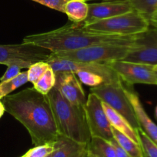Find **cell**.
<instances>
[{
    "label": "cell",
    "mask_w": 157,
    "mask_h": 157,
    "mask_svg": "<svg viewBox=\"0 0 157 157\" xmlns=\"http://www.w3.org/2000/svg\"><path fill=\"white\" fill-rule=\"evenodd\" d=\"M5 111L25 126L35 146L53 144L58 136L50 103L46 95L33 87L1 99Z\"/></svg>",
    "instance_id": "6da1fadb"
},
{
    "label": "cell",
    "mask_w": 157,
    "mask_h": 157,
    "mask_svg": "<svg viewBox=\"0 0 157 157\" xmlns=\"http://www.w3.org/2000/svg\"><path fill=\"white\" fill-rule=\"evenodd\" d=\"M139 35L123 36L87 31L73 23L49 32L27 35L23 42L45 48L55 53L103 44L136 45Z\"/></svg>",
    "instance_id": "7a4b0ae2"
},
{
    "label": "cell",
    "mask_w": 157,
    "mask_h": 157,
    "mask_svg": "<svg viewBox=\"0 0 157 157\" xmlns=\"http://www.w3.org/2000/svg\"><path fill=\"white\" fill-rule=\"evenodd\" d=\"M46 95L52 108L58 134L77 142L88 143L91 135L84 107L71 104L55 87Z\"/></svg>",
    "instance_id": "3957f363"
},
{
    "label": "cell",
    "mask_w": 157,
    "mask_h": 157,
    "mask_svg": "<svg viewBox=\"0 0 157 157\" xmlns=\"http://www.w3.org/2000/svg\"><path fill=\"white\" fill-rule=\"evenodd\" d=\"M150 26L147 18L136 11L132 10L122 15L85 25L81 28L90 32L129 36L147 32Z\"/></svg>",
    "instance_id": "277c9868"
},
{
    "label": "cell",
    "mask_w": 157,
    "mask_h": 157,
    "mask_svg": "<svg viewBox=\"0 0 157 157\" xmlns=\"http://www.w3.org/2000/svg\"><path fill=\"white\" fill-rule=\"evenodd\" d=\"M136 45L103 44L89 46L73 51L53 53L52 56L71 61L83 62L106 63L107 62L123 60L130 49Z\"/></svg>",
    "instance_id": "5b68a950"
},
{
    "label": "cell",
    "mask_w": 157,
    "mask_h": 157,
    "mask_svg": "<svg viewBox=\"0 0 157 157\" xmlns=\"http://www.w3.org/2000/svg\"><path fill=\"white\" fill-rule=\"evenodd\" d=\"M90 92L108 105L110 108L124 116L134 129L140 128L131 103L124 92V86L122 80L113 83H103L92 87Z\"/></svg>",
    "instance_id": "8992f818"
},
{
    "label": "cell",
    "mask_w": 157,
    "mask_h": 157,
    "mask_svg": "<svg viewBox=\"0 0 157 157\" xmlns=\"http://www.w3.org/2000/svg\"><path fill=\"white\" fill-rule=\"evenodd\" d=\"M52 52L45 48L23 42L21 44L0 45V64H18L29 69L39 62H48Z\"/></svg>",
    "instance_id": "52a82bcc"
},
{
    "label": "cell",
    "mask_w": 157,
    "mask_h": 157,
    "mask_svg": "<svg viewBox=\"0 0 157 157\" xmlns=\"http://www.w3.org/2000/svg\"><path fill=\"white\" fill-rule=\"evenodd\" d=\"M91 137H101L110 142L113 139L112 126L103 107L102 101L90 92L84 106Z\"/></svg>",
    "instance_id": "ba28073f"
},
{
    "label": "cell",
    "mask_w": 157,
    "mask_h": 157,
    "mask_svg": "<svg viewBox=\"0 0 157 157\" xmlns=\"http://www.w3.org/2000/svg\"><path fill=\"white\" fill-rule=\"evenodd\" d=\"M111 68L122 82L128 85H157L156 72L153 66L117 60L104 63Z\"/></svg>",
    "instance_id": "9c48e42d"
},
{
    "label": "cell",
    "mask_w": 157,
    "mask_h": 157,
    "mask_svg": "<svg viewBox=\"0 0 157 157\" xmlns=\"http://www.w3.org/2000/svg\"><path fill=\"white\" fill-rule=\"evenodd\" d=\"M47 62L55 72H71L75 73L78 71H85L101 75L104 78V83H113L121 80L111 68L104 63L71 61L52 56V54Z\"/></svg>",
    "instance_id": "30bf717a"
},
{
    "label": "cell",
    "mask_w": 157,
    "mask_h": 157,
    "mask_svg": "<svg viewBox=\"0 0 157 157\" xmlns=\"http://www.w3.org/2000/svg\"><path fill=\"white\" fill-rule=\"evenodd\" d=\"M133 10L128 0H114L88 4V14L85 19L80 23H73L78 27L90 24L100 20L122 15Z\"/></svg>",
    "instance_id": "8fae6325"
},
{
    "label": "cell",
    "mask_w": 157,
    "mask_h": 157,
    "mask_svg": "<svg viewBox=\"0 0 157 157\" xmlns=\"http://www.w3.org/2000/svg\"><path fill=\"white\" fill-rule=\"evenodd\" d=\"M123 61L157 66V42L151 36L149 29L140 34L136 45L130 49Z\"/></svg>",
    "instance_id": "7c38bea8"
},
{
    "label": "cell",
    "mask_w": 157,
    "mask_h": 157,
    "mask_svg": "<svg viewBox=\"0 0 157 157\" xmlns=\"http://www.w3.org/2000/svg\"><path fill=\"white\" fill-rule=\"evenodd\" d=\"M55 87L61 95L71 104L84 107L87 99L76 75L71 72H55Z\"/></svg>",
    "instance_id": "4fadbf2b"
},
{
    "label": "cell",
    "mask_w": 157,
    "mask_h": 157,
    "mask_svg": "<svg viewBox=\"0 0 157 157\" xmlns=\"http://www.w3.org/2000/svg\"><path fill=\"white\" fill-rule=\"evenodd\" d=\"M124 92L133 106L140 128L152 141L157 145V125L147 113L137 94L135 93L133 90L127 89L125 86Z\"/></svg>",
    "instance_id": "5bb4252c"
},
{
    "label": "cell",
    "mask_w": 157,
    "mask_h": 157,
    "mask_svg": "<svg viewBox=\"0 0 157 157\" xmlns=\"http://www.w3.org/2000/svg\"><path fill=\"white\" fill-rule=\"evenodd\" d=\"M87 153V143L77 142L58 135L53 143L52 157H84Z\"/></svg>",
    "instance_id": "9a60e30c"
},
{
    "label": "cell",
    "mask_w": 157,
    "mask_h": 157,
    "mask_svg": "<svg viewBox=\"0 0 157 157\" xmlns=\"http://www.w3.org/2000/svg\"><path fill=\"white\" fill-rule=\"evenodd\" d=\"M102 104L106 115H107L112 127L115 128L122 133L125 134L129 138L131 139L133 141L139 144V139H138V135L136 129L132 127L131 125L127 122V120L124 116H122L118 112L113 110L108 105L103 103V102Z\"/></svg>",
    "instance_id": "2e32d148"
},
{
    "label": "cell",
    "mask_w": 157,
    "mask_h": 157,
    "mask_svg": "<svg viewBox=\"0 0 157 157\" xmlns=\"http://www.w3.org/2000/svg\"><path fill=\"white\" fill-rule=\"evenodd\" d=\"M73 23L84 21L88 14V4L85 0H68L64 6V12Z\"/></svg>",
    "instance_id": "e0dca14e"
},
{
    "label": "cell",
    "mask_w": 157,
    "mask_h": 157,
    "mask_svg": "<svg viewBox=\"0 0 157 157\" xmlns=\"http://www.w3.org/2000/svg\"><path fill=\"white\" fill-rule=\"evenodd\" d=\"M87 152L97 157H117L111 143L101 137L90 138L87 143Z\"/></svg>",
    "instance_id": "ac0fdd59"
},
{
    "label": "cell",
    "mask_w": 157,
    "mask_h": 157,
    "mask_svg": "<svg viewBox=\"0 0 157 157\" xmlns=\"http://www.w3.org/2000/svg\"><path fill=\"white\" fill-rule=\"evenodd\" d=\"M113 138L117 140L120 146L131 157H142V152L140 145L129 138L125 134L122 133L115 128L112 127Z\"/></svg>",
    "instance_id": "d6986e66"
},
{
    "label": "cell",
    "mask_w": 157,
    "mask_h": 157,
    "mask_svg": "<svg viewBox=\"0 0 157 157\" xmlns=\"http://www.w3.org/2000/svg\"><path fill=\"white\" fill-rule=\"evenodd\" d=\"M56 75L52 67H49L44 74L33 84V88L43 95H47L55 86Z\"/></svg>",
    "instance_id": "ffe728a7"
},
{
    "label": "cell",
    "mask_w": 157,
    "mask_h": 157,
    "mask_svg": "<svg viewBox=\"0 0 157 157\" xmlns=\"http://www.w3.org/2000/svg\"><path fill=\"white\" fill-rule=\"evenodd\" d=\"M28 82L29 80H28L27 72H21L18 76L12 79L0 82V99L9 95L12 91L25 84Z\"/></svg>",
    "instance_id": "44dd1931"
},
{
    "label": "cell",
    "mask_w": 157,
    "mask_h": 157,
    "mask_svg": "<svg viewBox=\"0 0 157 157\" xmlns=\"http://www.w3.org/2000/svg\"><path fill=\"white\" fill-rule=\"evenodd\" d=\"M133 10L150 20L157 11V0H128Z\"/></svg>",
    "instance_id": "7402d4cb"
},
{
    "label": "cell",
    "mask_w": 157,
    "mask_h": 157,
    "mask_svg": "<svg viewBox=\"0 0 157 157\" xmlns=\"http://www.w3.org/2000/svg\"><path fill=\"white\" fill-rule=\"evenodd\" d=\"M136 131L142 152V157H157V145L156 143L152 141L140 128L136 129Z\"/></svg>",
    "instance_id": "603a6c76"
},
{
    "label": "cell",
    "mask_w": 157,
    "mask_h": 157,
    "mask_svg": "<svg viewBox=\"0 0 157 157\" xmlns=\"http://www.w3.org/2000/svg\"><path fill=\"white\" fill-rule=\"evenodd\" d=\"M75 75L78 76V79L86 86H90V87H95V86H100V85L104 83V80L101 75L98 74L93 73L90 72H85V71H78L75 72Z\"/></svg>",
    "instance_id": "cb8c5ba5"
},
{
    "label": "cell",
    "mask_w": 157,
    "mask_h": 157,
    "mask_svg": "<svg viewBox=\"0 0 157 157\" xmlns=\"http://www.w3.org/2000/svg\"><path fill=\"white\" fill-rule=\"evenodd\" d=\"M50 67L47 62H39L32 65L27 71L28 80L32 84L35 83Z\"/></svg>",
    "instance_id": "d4e9b609"
},
{
    "label": "cell",
    "mask_w": 157,
    "mask_h": 157,
    "mask_svg": "<svg viewBox=\"0 0 157 157\" xmlns=\"http://www.w3.org/2000/svg\"><path fill=\"white\" fill-rule=\"evenodd\" d=\"M53 152V144H44L36 146L21 157H45Z\"/></svg>",
    "instance_id": "484cf974"
},
{
    "label": "cell",
    "mask_w": 157,
    "mask_h": 157,
    "mask_svg": "<svg viewBox=\"0 0 157 157\" xmlns=\"http://www.w3.org/2000/svg\"><path fill=\"white\" fill-rule=\"evenodd\" d=\"M44 6L55 9L58 12H64V6L68 0H32Z\"/></svg>",
    "instance_id": "4316f807"
},
{
    "label": "cell",
    "mask_w": 157,
    "mask_h": 157,
    "mask_svg": "<svg viewBox=\"0 0 157 157\" xmlns=\"http://www.w3.org/2000/svg\"><path fill=\"white\" fill-rule=\"evenodd\" d=\"M7 69L2 76L0 78V82L7 81L18 76L21 73V66L18 64H10L7 66Z\"/></svg>",
    "instance_id": "83f0119b"
},
{
    "label": "cell",
    "mask_w": 157,
    "mask_h": 157,
    "mask_svg": "<svg viewBox=\"0 0 157 157\" xmlns=\"http://www.w3.org/2000/svg\"><path fill=\"white\" fill-rule=\"evenodd\" d=\"M110 143H111L113 149H114L117 157H131L121 146H120L119 143L117 142V140L115 139L114 138L112 140H110Z\"/></svg>",
    "instance_id": "f1b7e54d"
},
{
    "label": "cell",
    "mask_w": 157,
    "mask_h": 157,
    "mask_svg": "<svg viewBox=\"0 0 157 157\" xmlns=\"http://www.w3.org/2000/svg\"><path fill=\"white\" fill-rule=\"evenodd\" d=\"M149 22H150V24L151 26H153V27L157 29V11L150 17Z\"/></svg>",
    "instance_id": "f546056e"
},
{
    "label": "cell",
    "mask_w": 157,
    "mask_h": 157,
    "mask_svg": "<svg viewBox=\"0 0 157 157\" xmlns=\"http://www.w3.org/2000/svg\"><path fill=\"white\" fill-rule=\"evenodd\" d=\"M149 32H150V35L153 37V39L155 40V42H157V29H156V28H154L153 29H149Z\"/></svg>",
    "instance_id": "4dcf8cb0"
},
{
    "label": "cell",
    "mask_w": 157,
    "mask_h": 157,
    "mask_svg": "<svg viewBox=\"0 0 157 157\" xmlns=\"http://www.w3.org/2000/svg\"><path fill=\"white\" fill-rule=\"evenodd\" d=\"M4 112H5L4 106H3L2 103L1 99H0V118H1V117L2 116L3 114H4Z\"/></svg>",
    "instance_id": "1f68e13d"
},
{
    "label": "cell",
    "mask_w": 157,
    "mask_h": 157,
    "mask_svg": "<svg viewBox=\"0 0 157 157\" xmlns=\"http://www.w3.org/2000/svg\"><path fill=\"white\" fill-rule=\"evenodd\" d=\"M84 157H97V156H95V155H92V154H90V153H89V152H87V155H86Z\"/></svg>",
    "instance_id": "d6a6232c"
},
{
    "label": "cell",
    "mask_w": 157,
    "mask_h": 157,
    "mask_svg": "<svg viewBox=\"0 0 157 157\" xmlns=\"http://www.w3.org/2000/svg\"><path fill=\"white\" fill-rule=\"evenodd\" d=\"M155 115H156V119H157V106H156V109H155Z\"/></svg>",
    "instance_id": "836d02e7"
},
{
    "label": "cell",
    "mask_w": 157,
    "mask_h": 157,
    "mask_svg": "<svg viewBox=\"0 0 157 157\" xmlns=\"http://www.w3.org/2000/svg\"><path fill=\"white\" fill-rule=\"evenodd\" d=\"M153 69H154L155 72H157V66H153Z\"/></svg>",
    "instance_id": "e575fe53"
},
{
    "label": "cell",
    "mask_w": 157,
    "mask_h": 157,
    "mask_svg": "<svg viewBox=\"0 0 157 157\" xmlns=\"http://www.w3.org/2000/svg\"><path fill=\"white\" fill-rule=\"evenodd\" d=\"M45 157H52V153L49 154V155H48L47 156H45Z\"/></svg>",
    "instance_id": "d590c367"
},
{
    "label": "cell",
    "mask_w": 157,
    "mask_h": 157,
    "mask_svg": "<svg viewBox=\"0 0 157 157\" xmlns=\"http://www.w3.org/2000/svg\"><path fill=\"white\" fill-rule=\"evenodd\" d=\"M156 72V77H157V72Z\"/></svg>",
    "instance_id": "8d00e7d4"
},
{
    "label": "cell",
    "mask_w": 157,
    "mask_h": 157,
    "mask_svg": "<svg viewBox=\"0 0 157 157\" xmlns=\"http://www.w3.org/2000/svg\"><path fill=\"white\" fill-rule=\"evenodd\" d=\"M85 1H86V2H87V0H85Z\"/></svg>",
    "instance_id": "74e56055"
}]
</instances>
